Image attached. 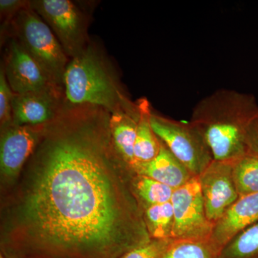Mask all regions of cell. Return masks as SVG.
I'll list each match as a JSON object with an SVG mask.
<instances>
[{
  "label": "cell",
  "instance_id": "6da1fadb",
  "mask_svg": "<svg viewBox=\"0 0 258 258\" xmlns=\"http://www.w3.org/2000/svg\"><path fill=\"white\" fill-rule=\"evenodd\" d=\"M111 113L64 105L31 156L18 204L15 244L34 258H120L150 242L115 150Z\"/></svg>",
  "mask_w": 258,
  "mask_h": 258
},
{
  "label": "cell",
  "instance_id": "7a4b0ae2",
  "mask_svg": "<svg viewBox=\"0 0 258 258\" xmlns=\"http://www.w3.org/2000/svg\"><path fill=\"white\" fill-rule=\"evenodd\" d=\"M257 111L252 95L220 89L198 102L189 122L206 141L214 160L233 162L247 154L246 131Z\"/></svg>",
  "mask_w": 258,
  "mask_h": 258
},
{
  "label": "cell",
  "instance_id": "3957f363",
  "mask_svg": "<svg viewBox=\"0 0 258 258\" xmlns=\"http://www.w3.org/2000/svg\"><path fill=\"white\" fill-rule=\"evenodd\" d=\"M64 103L67 106L90 105L111 113L137 106L120 86L106 59L91 44L71 59L64 75Z\"/></svg>",
  "mask_w": 258,
  "mask_h": 258
},
{
  "label": "cell",
  "instance_id": "277c9868",
  "mask_svg": "<svg viewBox=\"0 0 258 258\" xmlns=\"http://www.w3.org/2000/svg\"><path fill=\"white\" fill-rule=\"evenodd\" d=\"M14 38L40 64L52 83L64 93L63 79L71 59L55 34L30 8L19 12L11 22Z\"/></svg>",
  "mask_w": 258,
  "mask_h": 258
},
{
  "label": "cell",
  "instance_id": "5b68a950",
  "mask_svg": "<svg viewBox=\"0 0 258 258\" xmlns=\"http://www.w3.org/2000/svg\"><path fill=\"white\" fill-rule=\"evenodd\" d=\"M151 123L158 138L194 176H200L214 160L206 141L190 122L178 121L152 112Z\"/></svg>",
  "mask_w": 258,
  "mask_h": 258
},
{
  "label": "cell",
  "instance_id": "8992f818",
  "mask_svg": "<svg viewBox=\"0 0 258 258\" xmlns=\"http://www.w3.org/2000/svg\"><path fill=\"white\" fill-rule=\"evenodd\" d=\"M30 8L48 25L70 59L89 45L88 21L81 8L70 0H33Z\"/></svg>",
  "mask_w": 258,
  "mask_h": 258
},
{
  "label": "cell",
  "instance_id": "52a82bcc",
  "mask_svg": "<svg viewBox=\"0 0 258 258\" xmlns=\"http://www.w3.org/2000/svg\"><path fill=\"white\" fill-rule=\"evenodd\" d=\"M171 203L174 216L173 240L211 238L214 225L207 216L198 176L174 189Z\"/></svg>",
  "mask_w": 258,
  "mask_h": 258
},
{
  "label": "cell",
  "instance_id": "ba28073f",
  "mask_svg": "<svg viewBox=\"0 0 258 258\" xmlns=\"http://www.w3.org/2000/svg\"><path fill=\"white\" fill-rule=\"evenodd\" d=\"M3 67L15 94L52 92L64 97V93L52 83L40 64L14 37L10 40Z\"/></svg>",
  "mask_w": 258,
  "mask_h": 258
},
{
  "label": "cell",
  "instance_id": "9c48e42d",
  "mask_svg": "<svg viewBox=\"0 0 258 258\" xmlns=\"http://www.w3.org/2000/svg\"><path fill=\"white\" fill-rule=\"evenodd\" d=\"M198 177L207 216L215 225L240 198L232 162L213 160Z\"/></svg>",
  "mask_w": 258,
  "mask_h": 258
},
{
  "label": "cell",
  "instance_id": "30bf717a",
  "mask_svg": "<svg viewBox=\"0 0 258 258\" xmlns=\"http://www.w3.org/2000/svg\"><path fill=\"white\" fill-rule=\"evenodd\" d=\"M47 124H12L2 130L0 144L2 175L7 179H14L18 176L43 138Z\"/></svg>",
  "mask_w": 258,
  "mask_h": 258
},
{
  "label": "cell",
  "instance_id": "8fae6325",
  "mask_svg": "<svg viewBox=\"0 0 258 258\" xmlns=\"http://www.w3.org/2000/svg\"><path fill=\"white\" fill-rule=\"evenodd\" d=\"M64 106V97L52 92L15 94L13 124L43 125L55 120Z\"/></svg>",
  "mask_w": 258,
  "mask_h": 258
},
{
  "label": "cell",
  "instance_id": "7c38bea8",
  "mask_svg": "<svg viewBox=\"0 0 258 258\" xmlns=\"http://www.w3.org/2000/svg\"><path fill=\"white\" fill-rule=\"evenodd\" d=\"M258 221V193L240 197L215 224L211 240L222 249L232 238Z\"/></svg>",
  "mask_w": 258,
  "mask_h": 258
},
{
  "label": "cell",
  "instance_id": "4fadbf2b",
  "mask_svg": "<svg viewBox=\"0 0 258 258\" xmlns=\"http://www.w3.org/2000/svg\"><path fill=\"white\" fill-rule=\"evenodd\" d=\"M134 171L135 174L160 181L174 190L184 186L195 177L191 171L171 154L162 142H161L160 150L157 157L149 162L137 164Z\"/></svg>",
  "mask_w": 258,
  "mask_h": 258
},
{
  "label": "cell",
  "instance_id": "5bb4252c",
  "mask_svg": "<svg viewBox=\"0 0 258 258\" xmlns=\"http://www.w3.org/2000/svg\"><path fill=\"white\" fill-rule=\"evenodd\" d=\"M139 118L138 102L134 108L114 112L110 118V130L115 150L133 171L136 165L134 144Z\"/></svg>",
  "mask_w": 258,
  "mask_h": 258
},
{
  "label": "cell",
  "instance_id": "9a60e30c",
  "mask_svg": "<svg viewBox=\"0 0 258 258\" xmlns=\"http://www.w3.org/2000/svg\"><path fill=\"white\" fill-rule=\"evenodd\" d=\"M138 104L139 118L134 144L136 165L153 160L159 154L161 147L160 140L153 130L151 123L152 111L149 101L141 99Z\"/></svg>",
  "mask_w": 258,
  "mask_h": 258
},
{
  "label": "cell",
  "instance_id": "2e32d148",
  "mask_svg": "<svg viewBox=\"0 0 258 258\" xmlns=\"http://www.w3.org/2000/svg\"><path fill=\"white\" fill-rule=\"evenodd\" d=\"M132 190L142 210L152 205L171 202L174 189L148 176L134 174L131 180Z\"/></svg>",
  "mask_w": 258,
  "mask_h": 258
},
{
  "label": "cell",
  "instance_id": "e0dca14e",
  "mask_svg": "<svg viewBox=\"0 0 258 258\" xmlns=\"http://www.w3.org/2000/svg\"><path fill=\"white\" fill-rule=\"evenodd\" d=\"M144 220L152 239H172L174 210L171 202L143 209Z\"/></svg>",
  "mask_w": 258,
  "mask_h": 258
},
{
  "label": "cell",
  "instance_id": "ac0fdd59",
  "mask_svg": "<svg viewBox=\"0 0 258 258\" xmlns=\"http://www.w3.org/2000/svg\"><path fill=\"white\" fill-rule=\"evenodd\" d=\"M221 249L210 238L173 240L161 258H219Z\"/></svg>",
  "mask_w": 258,
  "mask_h": 258
},
{
  "label": "cell",
  "instance_id": "d6986e66",
  "mask_svg": "<svg viewBox=\"0 0 258 258\" xmlns=\"http://www.w3.org/2000/svg\"><path fill=\"white\" fill-rule=\"evenodd\" d=\"M232 171L240 197L258 193V155L244 154L232 162Z\"/></svg>",
  "mask_w": 258,
  "mask_h": 258
},
{
  "label": "cell",
  "instance_id": "ffe728a7",
  "mask_svg": "<svg viewBox=\"0 0 258 258\" xmlns=\"http://www.w3.org/2000/svg\"><path fill=\"white\" fill-rule=\"evenodd\" d=\"M219 258H258V221L226 244Z\"/></svg>",
  "mask_w": 258,
  "mask_h": 258
},
{
  "label": "cell",
  "instance_id": "44dd1931",
  "mask_svg": "<svg viewBox=\"0 0 258 258\" xmlns=\"http://www.w3.org/2000/svg\"><path fill=\"white\" fill-rule=\"evenodd\" d=\"M14 95L5 76L4 67L2 66L0 71V124L2 130L13 124L12 103Z\"/></svg>",
  "mask_w": 258,
  "mask_h": 258
},
{
  "label": "cell",
  "instance_id": "7402d4cb",
  "mask_svg": "<svg viewBox=\"0 0 258 258\" xmlns=\"http://www.w3.org/2000/svg\"><path fill=\"white\" fill-rule=\"evenodd\" d=\"M172 241L173 239H152L150 242L128 251L120 258H161Z\"/></svg>",
  "mask_w": 258,
  "mask_h": 258
},
{
  "label": "cell",
  "instance_id": "603a6c76",
  "mask_svg": "<svg viewBox=\"0 0 258 258\" xmlns=\"http://www.w3.org/2000/svg\"><path fill=\"white\" fill-rule=\"evenodd\" d=\"M30 1L23 0H1L0 1V14L2 20H4V25L6 23H11L19 12L28 8Z\"/></svg>",
  "mask_w": 258,
  "mask_h": 258
},
{
  "label": "cell",
  "instance_id": "cb8c5ba5",
  "mask_svg": "<svg viewBox=\"0 0 258 258\" xmlns=\"http://www.w3.org/2000/svg\"><path fill=\"white\" fill-rule=\"evenodd\" d=\"M245 144L247 153L258 155V111L247 125Z\"/></svg>",
  "mask_w": 258,
  "mask_h": 258
},
{
  "label": "cell",
  "instance_id": "d4e9b609",
  "mask_svg": "<svg viewBox=\"0 0 258 258\" xmlns=\"http://www.w3.org/2000/svg\"><path fill=\"white\" fill-rule=\"evenodd\" d=\"M0 258H5L4 256L3 255V254H1V256H0Z\"/></svg>",
  "mask_w": 258,
  "mask_h": 258
}]
</instances>
